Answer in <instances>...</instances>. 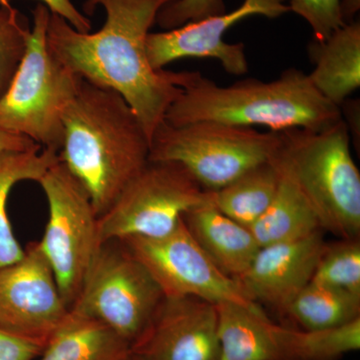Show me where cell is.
Returning <instances> with one entry per match:
<instances>
[{
    "label": "cell",
    "instance_id": "cell-4",
    "mask_svg": "<svg viewBox=\"0 0 360 360\" xmlns=\"http://www.w3.org/2000/svg\"><path fill=\"white\" fill-rule=\"evenodd\" d=\"M277 135L269 161L302 194L321 229L341 239H359L360 174L343 117L322 130L290 129Z\"/></svg>",
    "mask_w": 360,
    "mask_h": 360
},
{
    "label": "cell",
    "instance_id": "cell-5",
    "mask_svg": "<svg viewBox=\"0 0 360 360\" xmlns=\"http://www.w3.org/2000/svg\"><path fill=\"white\" fill-rule=\"evenodd\" d=\"M51 14L42 4L32 11L25 56L11 86L0 98V127L59 153L63 115L77 96L82 78L49 51L46 33Z\"/></svg>",
    "mask_w": 360,
    "mask_h": 360
},
{
    "label": "cell",
    "instance_id": "cell-24",
    "mask_svg": "<svg viewBox=\"0 0 360 360\" xmlns=\"http://www.w3.org/2000/svg\"><path fill=\"white\" fill-rule=\"evenodd\" d=\"M311 283L360 296L359 239H341L333 245L326 243Z\"/></svg>",
    "mask_w": 360,
    "mask_h": 360
},
{
    "label": "cell",
    "instance_id": "cell-7",
    "mask_svg": "<svg viewBox=\"0 0 360 360\" xmlns=\"http://www.w3.org/2000/svg\"><path fill=\"white\" fill-rule=\"evenodd\" d=\"M208 191L174 161H148L98 217L101 245L130 238H158L174 231Z\"/></svg>",
    "mask_w": 360,
    "mask_h": 360
},
{
    "label": "cell",
    "instance_id": "cell-19",
    "mask_svg": "<svg viewBox=\"0 0 360 360\" xmlns=\"http://www.w3.org/2000/svg\"><path fill=\"white\" fill-rule=\"evenodd\" d=\"M59 160L58 151L41 148L0 153V269L20 260L25 251L14 236L7 215L11 189L23 180L39 182Z\"/></svg>",
    "mask_w": 360,
    "mask_h": 360
},
{
    "label": "cell",
    "instance_id": "cell-10",
    "mask_svg": "<svg viewBox=\"0 0 360 360\" xmlns=\"http://www.w3.org/2000/svg\"><path fill=\"white\" fill-rule=\"evenodd\" d=\"M122 243L148 270L165 297L194 296L213 304L233 302L265 314L259 304L245 295L238 281L208 257L184 219L167 236L130 238Z\"/></svg>",
    "mask_w": 360,
    "mask_h": 360
},
{
    "label": "cell",
    "instance_id": "cell-2",
    "mask_svg": "<svg viewBox=\"0 0 360 360\" xmlns=\"http://www.w3.org/2000/svg\"><path fill=\"white\" fill-rule=\"evenodd\" d=\"M63 125L59 160L84 187L99 217L148 165L150 141L120 94L84 79Z\"/></svg>",
    "mask_w": 360,
    "mask_h": 360
},
{
    "label": "cell",
    "instance_id": "cell-33",
    "mask_svg": "<svg viewBox=\"0 0 360 360\" xmlns=\"http://www.w3.org/2000/svg\"><path fill=\"white\" fill-rule=\"evenodd\" d=\"M277 360H283V359H277Z\"/></svg>",
    "mask_w": 360,
    "mask_h": 360
},
{
    "label": "cell",
    "instance_id": "cell-8",
    "mask_svg": "<svg viewBox=\"0 0 360 360\" xmlns=\"http://www.w3.org/2000/svg\"><path fill=\"white\" fill-rule=\"evenodd\" d=\"M163 298L155 278L122 241H108L101 246L70 310L101 322L132 349Z\"/></svg>",
    "mask_w": 360,
    "mask_h": 360
},
{
    "label": "cell",
    "instance_id": "cell-25",
    "mask_svg": "<svg viewBox=\"0 0 360 360\" xmlns=\"http://www.w3.org/2000/svg\"><path fill=\"white\" fill-rule=\"evenodd\" d=\"M27 18L11 4L0 6V98L20 68L30 34Z\"/></svg>",
    "mask_w": 360,
    "mask_h": 360
},
{
    "label": "cell",
    "instance_id": "cell-26",
    "mask_svg": "<svg viewBox=\"0 0 360 360\" xmlns=\"http://www.w3.org/2000/svg\"><path fill=\"white\" fill-rule=\"evenodd\" d=\"M290 11L302 16L314 32V39L323 41L345 25L340 0H290Z\"/></svg>",
    "mask_w": 360,
    "mask_h": 360
},
{
    "label": "cell",
    "instance_id": "cell-28",
    "mask_svg": "<svg viewBox=\"0 0 360 360\" xmlns=\"http://www.w3.org/2000/svg\"><path fill=\"white\" fill-rule=\"evenodd\" d=\"M45 345L0 328V360H32L41 354Z\"/></svg>",
    "mask_w": 360,
    "mask_h": 360
},
{
    "label": "cell",
    "instance_id": "cell-6",
    "mask_svg": "<svg viewBox=\"0 0 360 360\" xmlns=\"http://www.w3.org/2000/svg\"><path fill=\"white\" fill-rule=\"evenodd\" d=\"M277 132L217 122L161 123L150 141L149 161H174L186 168L206 191H217L276 150Z\"/></svg>",
    "mask_w": 360,
    "mask_h": 360
},
{
    "label": "cell",
    "instance_id": "cell-15",
    "mask_svg": "<svg viewBox=\"0 0 360 360\" xmlns=\"http://www.w3.org/2000/svg\"><path fill=\"white\" fill-rule=\"evenodd\" d=\"M184 221L208 257L232 278L245 274L260 250L250 229L220 212L210 193L207 200L184 214Z\"/></svg>",
    "mask_w": 360,
    "mask_h": 360
},
{
    "label": "cell",
    "instance_id": "cell-1",
    "mask_svg": "<svg viewBox=\"0 0 360 360\" xmlns=\"http://www.w3.org/2000/svg\"><path fill=\"white\" fill-rule=\"evenodd\" d=\"M174 0H87L103 7L105 21L98 32H79L51 14L46 41L61 65L97 86L120 94L134 110L151 141L172 104L196 71L155 70L146 42L161 9Z\"/></svg>",
    "mask_w": 360,
    "mask_h": 360
},
{
    "label": "cell",
    "instance_id": "cell-13",
    "mask_svg": "<svg viewBox=\"0 0 360 360\" xmlns=\"http://www.w3.org/2000/svg\"><path fill=\"white\" fill-rule=\"evenodd\" d=\"M131 352L141 360H219L217 307L194 296L163 298Z\"/></svg>",
    "mask_w": 360,
    "mask_h": 360
},
{
    "label": "cell",
    "instance_id": "cell-22",
    "mask_svg": "<svg viewBox=\"0 0 360 360\" xmlns=\"http://www.w3.org/2000/svg\"><path fill=\"white\" fill-rule=\"evenodd\" d=\"M274 329L283 360H338L360 349V317L335 328Z\"/></svg>",
    "mask_w": 360,
    "mask_h": 360
},
{
    "label": "cell",
    "instance_id": "cell-27",
    "mask_svg": "<svg viewBox=\"0 0 360 360\" xmlns=\"http://www.w3.org/2000/svg\"><path fill=\"white\" fill-rule=\"evenodd\" d=\"M224 13V0H174L161 9L156 23L163 30H170Z\"/></svg>",
    "mask_w": 360,
    "mask_h": 360
},
{
    "label": "cell",
    "instance_id": "cell-16",
    "mask_svg": "<svg viewBox=\"0 0 360 360\" xmlns=\"http://www.w3.org/2000/svg\"><path fill=\"white\" fill-rule=\"evenodd\" d=\"M309 54L314 70L309 77L315 89L340 108L360 86V23L352 21L323 41L312 40Z\"/></svg>",
    "mask_w": 360,
    "mask_h": 360
},
{
    "label": "cell",
    "instance_id": "cell-31",
    "mask_svg": "<svg viewBox=\"0 0 360 360\" xmlns=\"http://www.w3.org/2000/svg\"><path fill=\"white\" fill-rule=\"evenodd\" d=\"M360 0H340V11L345 23L354 21V18L359 11Z\"/></svg>",
    "mask_w": 360,
    "mask_h": 360
},
{
    "label": "cell",
    "instance_id": "cell-11",
    "mask_svg": "<svg viewBox=\"0 0 360 360\" xmlns=\"http://www.w3.org/2000/svg\"><path fill=\"white\" fill-rule=\"evenodd\" d=\"M70 309L39 243L0 269V328L46 345Z\"/></svg>",
    "mask_w": 360,
    "mask_h": 360
},
{
    "label": "cell",
    "instance_id": "cell-18",
    "mask_svg": "<svg viewBox=\"0 0 360 360\" xmlns=\"http://www.w3.org/2000/svg\"><path fill=\"white\" fill-rule=\"evenodd\" d=\"M131 347L96 319L70 310L52 333L40 360H118Z\"/></svg>",
    "mask_w": 360,
    "mask_h": 360
},
{
    "label": "cell",
    "instance_id": "cell-21",
    "mask_svg": "<svg viewBox=\"0 0 360 360\" xmlns=\"http://www.w3.org/2000/svg\"><path fill=\"white\" fill-rule=\"evenodd\" d=\"M279 180L281 175L269 160L221 188L210 191V201L220 212L250 229L274 200Z\"/></svg>",
    "mask_w": 360,
    "mask_h": 360
},
{
    "label": "cell",
    "instance_id": "cell-30",
    "mask_svg": "<svg viewBox=\"0 0 360 360\" xmlns=\"http://www.w3.org/2000/svg\"><path fill=\"white\" fill-rule=\"evenodd\" d=\"M34 148H41V146L27 137L13 134L0 127V153L28 150Z\"/></svg>",
    "mask_w": 360,
    "mask_h": 360
},
{
    "label": "cell",
    "instance_id": "cell-23",
    "mask_svg": "<svg viewBox=\"0 0 360 360\" xmlns=\"http://www.w3.org/2000/svg\"><path fill=\"white\" fill-rule=\"evenodd\" d=\"M285 314L302 329L335 328L360 317V296L310 283L290 303Z\"/></svg>",
    "mask_w": 360,
    "mask_h": 360
},
{
    "label": "cell",
    "instance_id": "cell-32",
    "mask_svg": "<svg viewBox=\"0 0 360 360\" xmlns=\"http://www.w3.org/2000/svg\"><path fill=\"white\" fill-rule=\"evenodd\" d=\"M118 360H141L137 356L136 354H134V352H130L129 354L124 355V356L122 357V359Z\"/></svg>",
    "mask_w": 360,
    "mask_h": 360
},
{
    "label": "cell",
    "instance_id": "cell-17",
    "mask_svg": "<svg viewBox=\"0 0 360 360\" xmlns=\"http://www.w3.org/2000/svg\"><path fill=\"white\" fill-rule=\"evenodd\" d=\"M219 360L281 359L274 323L259 314L233 302L215 304Z\"/></svg>",
    "mask_w": 360,
    "mask_h": 360
},
{
    "label": "cell",
    "instance_id": "cell-14",
    "mask_svg": "<svg viewBox=\"0 0 360 360\" xmlns=\"http://www.w3.org/2000/svg\"><path fill=\"white\" fill-rule=\"evenodd\" d=\"M321 231L307 238L262 246L245 274L236 281L253 302L285 314L310 283L324 248Z\"/></svg>",
    "mask_w": 360,
    "mask_h": 360
},
{
    "label": "cell",
    "instance_id": "cell-29",
    "mask_svg": "<svg viewBox=\"0 0 360 360\" xmlns=\"http://www.w3.org/2000/svg\"><path fill=\"white\" fill-rule=\"evenodd\" d=\"M11 1L13 0H0V6L11 4ZM39 1L46 6L51 14L60 16L77 32L84 33L91 32V21L78 11L71 0H39Z\"/></svg>",
    "mask_w": 360,
    "mask_h": 360
},
{
    "label": "cell",
    "instance_id": "cell-9",
    "mask_svg": "<svg viewBox=\"0 0 360 360\" xmlns=\"http://www.w3.org/2000/svg\"><path fill=\"white\" fill-rule=\"evenodd\" d=\"M49 221L39 245L71 309L101 250L98 215L84 187L60 162L39 179Z\"/></svg>",
    "mask_w": 360,
    "mask_h": 360
},
{
    "label": "cell",
    "instance_id": "cell-20",
    "mask_svg": "<svg viewBox=\"0 0 360 360\" xmlns=\"http://www.w3.org/2000/svg\"><path fill=\"white\" fill-rule=\"evenodd\" d=\"M250 229L260 248L307 238L322 231L316 214L302 194L281 175L274 200Z\"/></svg>",
    "mask_w": 360,
    "mask_h": 360
},
{
    "label": "cell",
    "instance_id": "cell-3",
    "mask_svg": "<svg viewBox=\"0 0 360 360\" xmlns=\"http://www.w3.org/2000/svg\"><path fill=\"white\" fill-rule=\"evenodd\" d=\"M342 118L340 108L319 91L309 75L297 68L265 82L255 78L220 86L196 71L165 122L179 127L217 122L239 127L322 130Z\"/></svg>",
    "mask_w": 360,
    "mask_h": 360
},
{
    "label": "cell",
    "instance_id": "cell-12",
    "mask_svg": "<svg viewBox=\"0 0 360 360\" xmlns=\"http://www.w3.org/2000/svg\"><path fill=\"white\" fill-rule=\"evenodd\" d=\"M290 11L285 0H243L229 13L191 21L174 30L150 32L146 42L149 63L155 70H165L179 59L213 58L226 72L243 75L248 70L245 44L224 41L225 33L250 16L276 18Z\"/></svg>",
    "mask_w": 360,
    "mask_h": 360
}]
</instances>
